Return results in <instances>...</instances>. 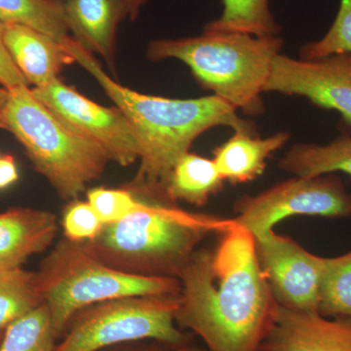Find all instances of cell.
<instances>
[{
	"instance_id": "30",
	"label": "cell",
	"mask_w": 351,
	"mask_h": 351,
	"mask_svg": "<svg viewBox=\"0 0 351 351\" xmlns=\"http://www.w3.org/2000/svg\"><path fill=\"white\" fill-rule=\"evenodd\" d=\"M147 0H125L126 15L130 20H136Z\"/></svg>"
},
{
	"instance_id": "1",
	"label": "cell",
	"mask_w": 351,
	"mask_h": 351,
	"mask_svg": "<svg viewBox=\"0 0 351 351\" xmlns=\"http://www.w3.org/2000/svg\"><path fill=\"white\" fill-rule=\"evenodd\" d=\"M211 248H198L182 270L176 324L207 351H258L277 302L263 276L255 237L237 223Z\"/></svg>"
},
{
	"instance_id": "22",
	"label": "cell",
	"mask_w": 351,
	"mask_h": 351,
	"mask_svg": "<svg viewBox=\"0 0 351 351\" xmlns=\"http://www.w3.org/2000/svg\"><path fill=\"white\" fill-rule=\"evenodd\" d=\"M318 313L351 322V251L338 257H323Z\"/></svg>"
},
{
	"instance_id": "31",
	"label": "cell",
	"mask_w": 351,
	"mask_h": 351,
	"mask_svg": "<svg viewBox=\"0 0 351 351\" xmlns=\"http://www.w3.org/2000/svg\"><path fill=\"white\" fill-rule=\"evenodd\" d=\"M8 98V89L0 84V129H4V114H5Z\"/></svg>"
},
{
	"instance_id": "9",
	"label": "cell",
	"mask_w": 351,
	"mask_h": 351,
	"mask_svg": "<svg viewBox=\"0 0 351 351\" xmlns=\"http://www.w3.org/2000/svg\"><path fill=\"white\" fill-rule=\"evenodd\" d=\"M32 92L51 112L103 147L110 161L129 166L140 158L137 131L119 108L98 105L59 78Z\"/></svg>"
},
{
	"instance_id": "15",
	"label": "cell",
	"mask_w": 351,
	"mask_h": 351,
	"mask_svg": "<svg viewBox=\"0 0 351 351\" xmlns=\"http://www.w3.org/2000/svg\"><path fill=\"white\" fill-rule=\"evenodd\" d=\"M2 39L13 63L34 87L49 84L64 66L75 63L61 43L27 25L3 24Z\"/></svg>"
},
{
	"instance_id": "14",
	"label": "cell",
	"mask_w": 351,
	"mask_h": 351,
	"mask_svg": "<svg viewBox=\"0 0 351 351\" xmlns=\"http://www.w3.org/2000/svg\"><path fill=\"white\" fill-rule=\"evenodd\" d=\"M58 219L46 210L9 208L0 213V270L22 267L56 239Z\"/></svg>"
},
{
	"instance_id": "23",
	"label": "cell",
	"mask_w": 351,
	"mask_h": 351,
	"mask_svg": "<svg viewBox=\"0 0 351 351\" xmlns=\"http://www.w3.org/2000/svg\"><path fill=\"white\" fill-rule=\"evenodd\" d=\"M57 337L45 304L7 328L0 351H54Z\"/></svg>"
},
{
	"instance_id": "18",
	"label": "cell",
	"mask_w": 351,
	"mask_h": 351,
	"mask_svg": "<svg viewBox=\"0 0 351 351\" xmlns=\"http://www.w3.org/2000/svg\"><path fill=\"white\" fill-rule=\"evenodd\" d=\"M278 166L284 172L301 177L338 172L351 177V135L343 134L326 145H293Z\"/></svg>"
},
{
	"instance_id": "26",
	"label": "cell",
	"mask_w": 351,
	"mask_h": 351,
	"mask_svg": "<svg viewBox=\"0 0 351 351\" xmlns=\"http://www.w3.org/2000/svg\"><path fill=\"white\" fill-rule=\"evenodd\" d=\"M87 201L100 217L104 225L115 223L133 211L138 198L133 191L122 189H91L87 191Z\"/></svg>"
},
{
	"instance_id": "28",
	"label": "cell",
	"mask_w": 351,
	"mask_h": 351,
	"mask_svg": "<svg viewBox=\"0 0 351 351\" xmlns=\"http://www.w3.org/2000/svg\"><path fill=\"white\" fill-rule=\"evenodd\" d=\"M19 179L15 158L10 154L0 156V191L8 189Z\"/></svg>"
},
{
	"instance_id": "4",
	"label": "cell",
	"mask_w": 351,
	"mask_h": 351,
	"mask_svg": "<svg viewBox=\"0 0 351 351\" xmlns=\"http://www.w3.org/2000/svg\"><path fill=\"white\" fill-rule=\"evenodd\" d=\"M284 40L242 32H203L199 36L156 39L147 46L152 62L176 59L186 64L203 89L213 92L247 117L265 112L262 94Z\"/></svg>"
},
{
	"instance_id": "20",
	"label": "cell",
	"mask_w": 351,
	"mask_h": 351,
	"mask_svg": "<svg viewBox=\"0 0 351 351\" xmlns=\"http://www.w3.org/2000/svg\"><path fill=\"white\" fill-rule=\"evenodd\" d=\"M0 23L27 25L61 44L69 38L59 0H0Z\"/></svg>"
},
{
	"instance_id": "32",
	"label": "cell",
	"mask_w": 351,
	"mask_h": 351,
	"mask_svg": "<svg viewBox=\"0 0 351 351\" xmlns=\"http://www.w3.org/2000/svg\"><path fill=\"white\" fill-rule=\"evenodd\" d=\"M3 334H4V332H0V343H1V339H2V337H3Z\"/></svg>"
},
{
	"instance_id": "6",
	"label": "cell",
	"mask_w": 351,
	"mask_h": 351,
	"mask_svg": "<svg viewBox=\"0 0 351 351\" xmlns=\"http://www.w3.org/2000/svg\"><path fill=\"white\" fill-rule=\"evenodd\" d=\"M36 274L58 339L85 307L130 295L180 294L182 289L178 278L133 276L113 269L85 242L66 239L41 261Z\"/></svg>"
},
{
	"instance_id": "12",
	"label": "cell",
	"mask_w": 351,
	"mask_h": 351,
	"mask_svg": "<svg viewBox=\"0 0 351 351\" xmlns=\"http://www.w3.org/2000/svg\"><path fill=\"white\" fill-rule=\"evenodd\" d=\"M258 351H351V322L277 304Z\"/></svg>"
},
{
	"instance_id": "21",
	"label": "cell",
	"mask_w": 351,
	"mask_h": 351,
	"mask_svg": "<svg viewBox=\"0 0 351 351\" xmlns=\"http://www.w3.org/2000/svg\"><path fill=\"white\" fill-rule=\"evenodd\" d=\"M43 304L36 271L0 270V332Z\"/></svg>"
},
{
	"instance_id": "13",
	"label": "cell",
	"mask_w": 351,
	"mask_h": 351,
	"mask_svg": "<svg viewBox=\"0 0 351 351\" xmlns=\"http://www.w3.org/2000/svg\"><path fill=\"white\" fill-rule=\"evenodd\" d=\"M69 32L80 46L100 55L115 73V44L125 0H59Z\"/></svg>"
},
{
	"instance_id": "29",
	"label": "cell",
	"mask_w": 351,
	"mask_h": 351,
	"mask_svg": "<svg viewBox=\"0 0 351 351\" xmlns=\"http://www.w3.org/2000/svg\"><path fill=\"white\" fill-rule=\"evenodd\" d=\"M120 351H207V350L189 343L186 345L177 346V348H170V346L169 348H164L162 346L149 345L133 346V348H125V350Z\"/></svg>"
},
{
	"instance_id": "3",
	"label": "cell",
	"mask_w": 351,
	"mask_h": 351,
	"mask_svg": "<svg viewBox=\"0 0 351 351\" xmlns=\"http://www.w3.org/2000/svg\"><path fill=\"white\" fill-rule=\"evenodd\" d=\"M129 189L138 198L133 211L104 225L96 239L85 242L97 257L120 271L179 279L201 242L234 225L232 219L188 211L165 193Z\"/></svg>"
},
{
	"instance_id": "17",
	"label": "cell",
	"mask_w": 351,
	"mask_h": 351,
	"mask_svg": "<svg viewBox=\"0 0 351 351\" xmlns=\"http://www.w3.org/2000/svg\"><path fill=\"white\" fill-rule=\"evenodd\" d=\"M225 182L213 159L189 152L175 164L164 191L175 202L186 201L202 207L223 189Z\"/></svg>"
},
{
	"instance_id": "11",
	"label": "cell",
	"mask_w": 351,
	"mask_h": 351,
	"mask_svg": "<svg viewBox=\"0 0 351 351\" xmlns=\"http://www.w3.org/2000/svg\"><path fill=\"white\" fill-rule=\"evenodd\" d=\"M255 243L261 269L277 304L292 311L318 313L323 257L274 230L255 239Z\"/></svg>"
},
{
	"instance_id": "25",
	"label": "cell",
	"mask_w": 351,
	"mask_h": 351,
	"mask_svg": "<svg viewBox=\"0 0 351 351\" xmlns=\"http://www.w3.org/2000/svg\"><path fill=\"white\" fill-rule=\"evenodd\" d=\"M104 223L88 201H69L62 217L64 239L73 242L92 241L98 237Z\"/></svg>"
},
{
	"instance_id": "8",
	"label": "cell",
	"mask_w": 351,
	"mask_h": 351,
	"mask_svg": "<svg viewBox=\"0 0 351 351\" xmlns=\"http://www.w3.org/2000/svg\"><path fill=\"white\" fill-rule=\"evenodd\" d=\"M233 208V221L257 239L295 215L350 218L351 193L336 174L294 176L258 195L241 196Z\"/></svg>"
},
{
	"instance_id": "16",
	"label": "cell",
	"mask_w": 351,
	"mask_h": 351,
	"mask_svg": "<svg viewBox=\"0 0 351 351\" xmlns=\"http://www.w3.org/2000/svg\"><path fill=\"white\" fill-rule=\"evenodd\" d=\"M290 137L286 131L267 138L234 131L232 137L214 149L213 160L226 182H252L265 172L267 159L287 144Z\"/></svg>"
},
{
	"instance_id": "2",
	"label": "cell",
	"mask_w": 351,
	"mask_h": 351,
	"mask_svg": "<svg viewBox=\"0 0 351 351\" xmlns=\"http://www.w3.org/2000/svg\"><path fill=\"white\" fill-rule=\"evenodd\" d=\"M62 45L99 82L137 131L140 168L128 188L165 193L175 164L188 154L196 138L214 127L258 135L253 121L241 119L237 108L215 95L182 100L141 94L115 82L71 36Z\"/></svg>"
},
{
	"instance_id": "10",
	"label": "cell",
	"mask_w": 351,
	"mask_h": 351,
	"mask_svg": "<svg viewBox=\"0 0 351 351\" xmlns=\"http://www.w3.org/2000/svg\"><path fill=\"white\" fill-rule=\"evenodd\" d=\"M306 98L316 107L339 112L351 126V53L314 60L278 54L272 63L265 93Z\"/></svg>"
},
{
	"instance_id": "7",
	"label": "cell",
	"mask_w": 351,
	"mask_h": 351,
	"mask_svg": "<svg viewBox=\"0 0 351 351\" xmlns=\"http://www.w3.org/2000/svg\"><path fill=\"white\" fill-rule=\"evenodd\" d=\"M180 294L130 295L98 302L73 316L54 351H99L131 341L154 339L177 348L191 334L176 324Z\"/></svg>"
},
{
	"instance_id": "5",
	"label": "cell",
	"mask_w": 351,
	"mask_h": 351,
	"mask_svg": "<svg viewBox=\"0 0 351 351\" xmlns=\"http://www.w3.org/2000/svg\"><path fill=\"white\" fill-rule=\"evenodd\" d=\"M4 129L24 147L36 172L63 200L77 199L110 161L91 138L51 112L27 85L8 90Z\"/></svg>"
},
{
	"instance_id": "19",
	"label": "cell",
	"mask_w": 351,
	"mask_h": 351,
	"mask_svg": "<svg viewBox=\"0 0 351 351\" xmlns=\"http://www.w3.org/2000/svg\"><path fill=\"white\" fill-rule=\"evenodd\" d=\"M223 12L203 32H242L257 38L278 36L281 25L270 11L269 0H219Z\"/></svg>"
},
{
	"instance_id": "27",
	"label": "cell",
	"mask_w": 351,
	"mask_h": 351,
	"mask_svg": "<svg viewBox=\"0 0 351 351\" xmlns=\"http://www.w3.org/2000/svg\"><path fill=\"white\" fill-rule=\"evenodd\" d=\"M2 23H0V84L10 90L13 88L27 85L24 76L13 63L12 59L7 52L5 45L2 39Z\"/></svg>"
},
{
	"instance_id": "24",
	"label": "cell",
	"mask_w": 351,
	"mask_h": 351,
	"mask_svg": "<svg viewBox=\"0 0 351 351\" xmlns=\"http://www.w3.org/2000/svg\"><path fill=\"white\" fill-rule=\"evenodd\" d=\"M341 53H351V0H341L338 13L322 38L304 44L302 60H314Z\"/></svg>"
}]
</instances>
